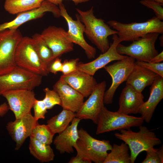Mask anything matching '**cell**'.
<instances>
[{"instance_id": "obj_19", "label": "cell", "mask_w": 163, "mask_h": 163, "mask_svg": "<svg viewBox=\"0 0 163 163\" xmlns=\"http://www.w3.org/2000/svg\"><path fill=\"white\" fill-rule=\"evenodd\" d=\"M144 98L142 93L138 92L131 85L126 83L119 97V108L117 111L126 115L139 113L144 102Z\"/></svg>"}, {"instance_id": "obj_33", "label": "cell", "mask_w": 163, "mask_h": 163, "mask_svg": "<svg viewBox=\"0 0 163 163\" xmlns=\"http://www.w3.org/2000/svg\"><path fill=\"white\" fill-rule=\"evenodd\" d=\"M32 108L34 112V117L36 120L38 121L39 119L45 118L47 109L43 100H38L36 99Z\"/></svg>"}, {"instance_id": "obj_8", "label": "cell", "mask_w": 163, "mask_h": 163, "mask_svg": "<svg viewBox=\"0 0 163 163\" xmlns=\"http://www.w3.org/2000/svg\"><path fill=\"white\" fill-rule=\"evenodd\" d=\"M159 34L156 32L149 33L133 41L128 46L120 43L117 46V51L120 54L126 55L136 60L149 62L158 53L155 43Z\"/></svg>"}, {"instance_id": "obj_27", "label": "cell", "mask_w": 163, "mask_h": 163, "mask_svg": "<svg viewBox=\"0 0 163 163\" xmlns=\"http://www.w3.org/2000/svg\"><path fill=\"white\" fill-rule=\"evenodd\" d=\"M129 148L125 142L120 145L114 144L103 163H131Z\"/></svg>"}, {"instance_id": "obj_10", "label": "cell", "mask_w": 163, "mask_h": 163, "mask_svg": "<svg viewBox=\"0 0 163 163\" xmlns=\"http://www.w3.org/2000/svg\"><path fill=\"white\" fill-rule=\"evenodd\" d=\"M135 62L134 59L127 56L122 59L104 67L112 79L111 86L104 93V104H109L112 103L117 89L121 83L126 81L133 68Z\"/></svg>"}, {"instance_id": "obj_14", "label": "cell", "mask_w": 163, "mask_h": 163, "mask_svg": "<svg viewBox=\"0 0 163 163\" xmlns=\"http://www.w3.org/2000/svg\"><path fill=\"white\" fill-rule=\"evenodd\" d=\"M1 95L7 100L9 109L14 113L15 119L31 113L36 99L33 90H20L9 91Z\"/></svg>"}, {"instance_id": "obj_1", "label": "cell", "mask_w": 163, "mask_h": 163, "mask_svg": "<svg viewBox=\"0 0 163 163\" xmlns=\"http://www.w3.org/2000/svg\"><path fill=\"white\" fill-rule=\"evenodd\" d=\"M76 10L85 25L84 33L86 36L102 53L105 52L110 46L108 37L117 34V31L111 29L104 20L95 17L93 6L86 11L78 8Z\"/></svg>"}, {"instance_id": "obj_32", "label": "cell", "mask_w": 163, "mask_h": 163, "mask_svg": "<svg viewBox=\"0 0 163 163\" xmlns=\"http://www.w3.org/2000/svg\"><path fill=\"white\" fill-rule=\"evenodd\" d=\"M142 5L152 9L156 17L161 21L163 20V4L152 0H142L139 1Z\"/></svg>"}, {"instance_id": "obj_31", "label": "cell", "mask_w": 163, "mask_h": 163, "mask_svg": "<svg viewBox=\"0 0 163 163\" xmlns=\"http://www.w3.org/2000/svg\"><path fill=\"white\" fill-rule=\"evenodd\" d=\"M146 157L142 163H162L163 162V145L158 149L151 148L146 151Z\"/></svg>"}, {"instance_id": "obj_25", "label": "cell", "mask_w": 163, "mask_h": 163, "mask_svg": "<svg viewBox=\"0 0 163 163\" xmlns=\"http://www.w3.org/2000/svg\"><path fill=\"white\" fill-rule=\"evenodd\" d=\"M76 113L70 110L63 109L58 114L47 121V125L55 134L64 130L75 117Z\"/></svg>"}, {"instance_id": "obj_12", "label": "cell", "mask_w": 163, "mask_h": 163, "mask_svg": "<svg viewBox=\"0 0 163 163\" xmlns=\"http://www.w3.org/2000/svg\"><path fill=\"white\" fill-rule=\"evenodd\" d=\"M106 86L105 81L97 83L88 98L77 112L75 117L82 119H89L97 124L99 115L104 106V96Z\"/></svg>"}, {"instance_id": "obj_38", "label": "cell", "mask_w": 163, "mask_h": 163, "mask_svg": "<svg viewBox=\"0 0 163 163\" xmlns=\"http://www.w3.org/2000/svg\"><path fill=\"white\" fill-rule=\"evenodd\" d=\"M69 163H88V162L78 154L72 158L69 162Z\"/></svg>"}, {"instance_id": "obj_9", "label": "cell", "mask_w": 163, "mask_h": 163, "mask_svg": "<svg viewBox=\"0 0 163 163\" xmlns=\"http://www.w3.org/2000/svg\"><path fill=\"white\" fill-rule=\"evenodd\" d=\"M23 37L18 29L0 31V75L8 73L17 66L16 50Z\"/></svg>"}, {"instance_id": "obj_22", "label": "cell", "mask_w": 163, "mask_h": 163, "mask_svg": "<svg viewBox=\"0 0 163 163\" xmlns=\"http://www.w3.org/2000/svg\"><path fill=\"white\" fill-rule=\"evenodd\" d=\"M80 120L75 117L71 125L59 133L53 140L56 149L60 154L73 152L74 146L79 138L78 127Z\"/></svg>"}, {"instance_id": "obj_36", "label": "cell", "mask_w": 163, "mask_h": 163, "mask_svg": "<svg viewBox=\"0 0 163 163\" xmlns=\"http://www.w3.org/2000/svg\"><path fill=\"white\" fill-rule=\"evenodd\" d=\"M49 72L56 74L58 72H61L62 67V62L61 59L59 57L55 59L48 66Z\"/></svg>"}, {"instance_id": "obj_29", "label": "cell", "mask_w": 163, "mask_h": 163, "mask_svg": "<svg viewBox=\"0 0 163 163\" xmlns=\"http://www.w3.org/2000/svg\"><path fill=\"white\" fill-rule=\"evenodd\" d=\"M54 135L47 125L38 123L33 129L30 136L43 143L50 145Z\"/></svg>"}, {"instance_id": "obj_41", "label": "cell", "mask_w": 163, "mask_h": 163, "mask_svg": "<svg viewBox=\"0 0 163 163\" xmlns=\"http://www.w3.org/2000/svg\"><path fill=\"white\" fill-rule=\"evenodd\" d=\"M163 35L162 34V35H161L159 38L160 45L161 46H163Z\"/></svg>"}, {"instance_id": "obj_15", "label": "cell", "mask_w": 163, "mask_h": 163, "mask_svg": "<svg viewBox=\"0 0 163 163\" xmlns=\"http://www.w3.org/2000/svg\"><path fill=\"white\" fill-rule=\"evenodd\" d=\"M46 12L52 13L56 18L61 16L59 7L44 0L39 8L18 14L13 20L0 24V31L6 29H18L19 26L28 21L42 17Z\"/></svg>"}, {"instance_id": "obj_23", "label": "cell", "mask_w": 163, "mask_h": 163, "mask_svg": "<svg viewBox=\"0 0 163 163\" xmlns=\"http://www.w3.org/2000/svg\"><path fill=\"white\" fill-rule=\"evenodd\" d=\"M158 75L156 73L135 64L126 81L137 91L142 93L145 87L151 85Z\"/></svg>"}, {"instance_id": "obj_17", "label": "cell", "mask_w": 163, "mask_h": 163, "mask_svg": "<svg viewBox=\"0 0 163 163\" xmlns=\"http://www.w3.org/2000/svg\"><path fill=\"white\" fill-rule=\"evenodd\" d=\"M112 39L113 42L106 51L90 62L86 63L78 62L77 69L93 76L98 70L104 68L110 62L126 58L127 56L120 54L117 51V46L120 43L117 34L113 35Z\"/></svg>"}, {"instance_id": "obj_16", "label": "cell", "mask_w": 163, "mask_h": 163, "mask_svg": "<svg viewBox=\"0 0 163 163\" xmlns=\"http://www.w3.org/2000/svg\"><path fill=\"white\" fill-rule=\"evenodd\" d=\"M38 123L30 113L7 124L6 129L15 143L16 150H19L26 139L30 136L33 129Z\"/></svg>"}, {"instance_id": "obj_28", "label": "cell", "mask_w": 163, "mask_h": 163, "mask_svg": "<svg viewBox=\"0 0 163 163\" xmlns=\"http://www.w3.org/2000/svg\"><path fill=\"white\" fill-rule=\"evenodd\" d=\"M33 46L40 59L47 66L54 59L53 53L42 38L36 33L31 37Z\"/></svg>"}, {"instance_id": "obj_39", "label": "cell", "mask_w": 163, "mask_h": 163, "mask_svg": "<svg viewBox=\"0 0 163 163\" xmlns=\"http://www.w3.org/2000/svg\"><path fill=\"white\" fill-rule=\"evenodd\" d=\"M9 109L8 104L4 103L0 105V116H4L8 112Z\"/></svg>"}, {"instance_id": "obj_42", "label": "cell", "mask_w": 163, "mask_h": 163, "mask_svg": "<svg viewBox=\"0 0 163 163\" xmlns=\"http://www.w3.org/2000/svg\"><path fill=\"white\" fill-rule=\"evenodd\" d=\"M160 4H163V0H152Z\"/></svg>"}, {"instance_id": "obj_21", "label": "cell", "mask_w": 163, "mask_h": 163, "mask_svg": "<svg viewBox=\"0 0 163 163\" xmlns=\"http://www.w3.org/2000/svg\"><path fill=\"white\" fill-rule=\"evenodd\" d=\"M150 95L139 109L141 117L147 123L150 121L155 109L163 98V77L158 75L150 88Z\"/></svg>"}, {"instance_id": "obj_35", "label": "cell", "mask_w": 163, "mask_h": 163, "mask_svg": "<svg viewBox=\"0 0 163 163\" xmlns=\"http://www.w3.org/2000/svg\"><path fill=\"white\" fill-rule=\"evenodd\" d=\"M79 60L78 58L64 60L62 62L61 71L62 75H67L76 71L77 69Z\"/></svg>"}, {"instance_id": "obj_20", "label": "cell", "mask_w": 163, "mask_h": 163, "mask_svg": "<svg viewBox=\"0 0 163 163\" xmlns=\"http://www.w3.org/2000/svg\"><path fill=\"white\" fill-rule=\"evenodd\" d=\"M59 79L65 81L84 97L91 94L97 83L93 76L77 69L69 74L62 75Z\"/></svg>"}, {"instance_id": "obj_13", "label": "cell", "mask_w": 163, "mask_h": 163, "mask_svg": "<svg viewBox=\"0 0 163 163\" xmlns=\"http://www.w3.org/2000/svg\"><path fill=\"white\" fill-rule=\"evenodd\" d=\"M40 34L52 50L54 59L74 49L73 43L69 39L67 31L62 27L50 26Z\"/></svg>"}, {"instance_id": "obj_11", "label": "cell", "mask_w": 163, "mask_h": 163, "mask_svg": "<svg viewBox=\"0 0 163 163\" xmlns=\"http://www.w3.org/2000/svg\"><path fill=\"white\" fill-rule=\"evenodd\" d=\"M59 8L61 16L65 19L67 24L69 37L72 43L79 46L85 51L89 59L94 58L96 54L95 48L89 44L84 37L85 26L81 22L78 14H76V20H74L69 14L63 3L59 4Z\"/></svg>"}, {"instance_id": "obj_2", "label": "cell", "mask_w": 163, "mask_h": 163, "mask_svg": "<svg viewBox=\"0 0 163 163\" xmlns=\"http://www.w3.org/2000/svg\"><path fill=\"white\" fill-rule=\"evenodd\" d=\"M139 131L134 132L130 129L120 130L115 133V137L121 140L128 146L130 151L131 163H134L139 154L143 151L161 144V140L155 133L142 125Z\"/></svg>"}, {"instance_id": "obj_5", "label": "cell", "mask_w": 163, "mask_h": 163, "mask_svg": "<svg viewBox=\"0 0 163 163\" xmlns=\"http://www.w3.org/2000/svg\"><path fill=\"white\" fill-rule=\"evenodd\" d=\"M42 76L16 66L12 71L0 75V95L12 90H33L41 84Z\"/></svg>"}, {"instance_id": "obj_24", "label": "cell", "mask_w": 163, "mask_h": 163, "mask_svg": "<svg viewBox=\"0 0 163 163\" xmlns=\"http://www.w3.org/2000/svg\"><path fill=\"white\" fill-rule=\"evenodd\" d=\"M29 149L31 154L42 162L54 160L55 154L50 145L43 143L32 136L30 137Z\"/></svg>"}, {"instance_id": "obj_26", "label": "cell", "mask_w": 163, "mask_h": 163, "mask_svg": "<svg viewBox=\"0 0 163 163\" xmlns=\"http://www.w3.org/2000/svg\"><path fill=\"white\" fill-rule=\"evenodd\" d=\"M44 0H5V10L12 14L29 11L40 7Z\"/></svg>"}, {"instance_id": "obj_3", "label": "cell", "mask_w": 163, "mask_h": 163, "mask_svg": "<svg viewBox=\"0 0 163 163\" xmlns=\"http://www.w3.org/2000/svg\"><path fill=\"white\" fill-rule=\"evenodd\" d=\"M107 24L117 31L120 42L133 41L151 33H163V22L154 16L142 22L123 23L111 20Z\"/></svg>"}, {"instance_id": "obj_7", "label": "cell", "mask_w": 163, "mask_h": 163, "mask_svg": "<svg viewBox=\"0 0 163 163\" xmlns=\"http://www.w3.org/2000/svg\"><path fill=\"white\" fill-rule=\"evenodd\" d=\"M15 61L17 66L42 76L49 73L47 66L34 49L31 37H22L16 50Z\"/></svg>"}, {"instance_id": "obj_34", "label": "cell", "mask_w": 163, "mask_h": 163, "mask_svg": "<svg viewBox=\"0 0 163 163\" xmlns=\"http://www.w3.org/2000/svg\"><path fill=\"white\" fill-rule=\"evenodd\" d=\"M135 64L147 69L163 77V62L152 63L136 60Z\"/></svg>"}, {"instance_id": "obj_40", "label": "cell", "mask_w": 163, "mask_h": 163, "mask_svg": "<svg viewBox=\"0 0 163 163\" xmlns=\"http://www.w3.org/2000/svg\"><path fill=\"white\" fill-rule=\"evenodd\" d=\"M163 60V51L155 56L149 62L152 63H160Z\"/></svg>"}, {"instance_id": "obj_30", "label": "cell", "mask_w": 163, "mask_h": 163, "mask_svg": "<svg viewBox=\"0 0 163 163\" xmlns=\"http://www.w3.org/2000/svg\"><path fill=\"white\" fill-rule=\"evenodd\" d=\"M45 96L43 100L47 109L52 108L55 105H61V100L58 93L53 89L48 88L44 89Z\"/></svg>"}, {"instance_id": "obj_37", "label": "cell", "mask_w": 163, "mask_h": 163, "mask_svg": "<svg viewBox=\"0 0 163 163\" xmlns=\"http://www.w3.org/2000/svg\"><path fill=\"white\" fill-rule=\"evenodd\" d=\"M56 5H59L62 3V1L64 0H46ZM73 2L75 5L83 2H86L90 0H69Z\"/></svg>"}, {"instance_id": "obj_6", "label": "cell", "mask_w": 163, "mask_h": 163, "mask_svg": "<svg viewBox=\"0 0 163 163\" xmlns=\"http://www.w3.org/2000/svg\"><path fill=\"white\" fill-rule=\"evenodd\" d=\"M144 120L140 117L126 115L108 110L104 106L100 113L96 133L99 134L114 131L129 129L142 125Z\"/></svg>"}, {"instance_id": "obj_43", "label": "cell", "mask_w": 163, "mask_h": 163, "mask_svg": "<svg viewBox=\"0 0 163 163\" xmlns=\"http://www.w3.org/2000/svg\"></svg>"}, {"instance_id": "obj_4", "label": "cell", "mask_w": 163, "mask_h": 163, "mask_svg": "<svg viewBox=\"0 0 163 163\" xmlns=\"http://www.w3.org/2000/svg\"><path fill=\"white\" fill-rule=\"evenodd\" d=\"M79 138L74 148L77 154L88 163H103L112 146L109 140H98L91 136L82 128L78 130Z\"/></svg>"}, {"instance_id": "obj_18", "label": "cell", "mask_w": 163, "mask_h": 163, "mask_svg": "<svg viewBox=\"0 0 163 163\" xmlns=\"http://www.w3.org/2000/svg\"><path fill=\"white\" fill-rule=\"evenodd\" d=\"M53 89L58 94L63 109L76 113L84 102V97L65 81L59 79L54 85Z\"/></svg>"}]
</instances>
